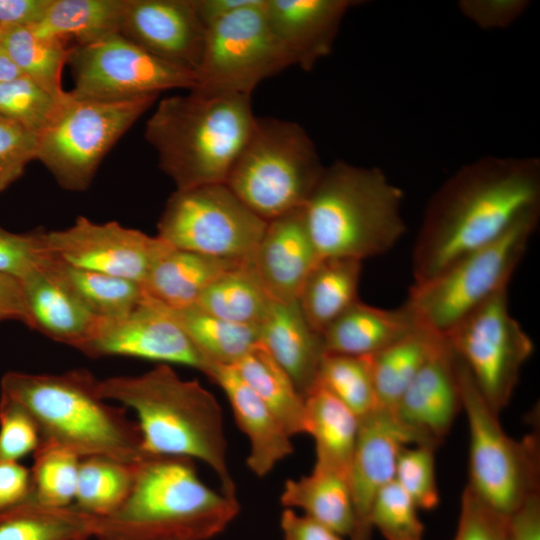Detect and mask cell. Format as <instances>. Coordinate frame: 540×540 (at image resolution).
I'll return each instance as SVG.
<instances>
[{
  "instance_id": "50",
  "label": "cell",
  "mask_w": 540,
  "mask_h": 540,
  "mask_svg": "<svg viewBox=\"0 0 540 540\" xmlns=\"http://www.w3.org/2000/svg\"><path fill=\"white\" fill-rule=\"evenodd\" d=\"M505 540H540V494L529 496L506 518Z\"/></svg>"
},
{
  "instance_id": "57",
  "label": "cell",
  "mask_w": 540,
  "mask_h": 540,
  "mask_svg": "<svg viewBox=\"0 0 540 540\" xmlns=\"http://www.w3.org/2000/svg\"><path fill=\"white\" fill-rule=\"evenodd\" d=\"M80 540H87V539H80Z\"/></svg>"
},
{
  "instance_id": "28",
  "label": "cell",
  "mask_w": 540,
  "mask_h": 540,
  "mask_svg": "<svg viewBox=\"0 0 540 540\" xmlns=\"http://www.w3.org/2000/svg\"><path fill=\"white\" fill-rule=\"evenodd\" d=\"M362 261L321 258L307 276L297 299L308 325L323 332L359 300Z\"/></svg>"
},
{
  "instance_id": "21",
  "label": "cell",
  "mask_w": 540,
  "mask_h": 540,
  "mask_svg": "<svg viewBox=\"0 0 540 540\" xmlns=\"http://www.w3.org/2000/svg\"><path fill=\"white\" fill-rule=\"evenodd\" d=\"M352 0H265L268 23L298 65L310 71L332 50Z\"/></svg>"
},
{
  "instance_id": "49",
  "label": "cell",
  "mask_w": 540,
  "mask_h": 540,
  "mask_svg": "<svg viewBox=\"0 0 540 540\" xmlns=\"http://www.w3.org/2000/svg\"><path fill=\"white\" fill-rule=\"evenodd\" d=\"M34 502L30 468L15 461H0V515Z\"/></svg>"
},
{
  "instance_id": "29",
  "label": "cell",
  "mask_w": 540,
  "mask_h": 540,
  "mask_svg": "<svg viewBox=\"0 0 540 540\" xmlns=\"http://www.w3.org/2000/svg\"><path fill=\"white\" fill-rule=\"evenodd\" d=\"M285 508L299 509L303 515L343 537L354 526L348 477L327 469L314 468L310 474L286 480L281 496Z\"/></svg>"
},
{
  "instance_id": "12",
  "label": "cell",
  "mask_w": 540,
  "mask_h": 540,
  "mask_svg": "<svg viewBox=\"0 0 540 540\" xmlns=\"http://www.w3.org/2000/svg\"><path fill=\"white\" fill-rule=\"evenodd\" d=\"M225 183L176 189L157 223L160 238L175 248L245 262L267 226Z\"/></svg>"
},
{
  "instance_id": "26",
  "label": "cell",
  "mask_w": 540,
  "mask_h": 540,
  "mask_svg": "<svg viewBox=\"0 0 540 540\" xmlns=\"http://www.w3.org/2000/svg\"><path fill=\"white\" fill-rule=\"evenodd\" d=\"M245 262L219 259L171 245L152 265L141 286L144 294L157 303L171 309L185 308L195 305L217 277Z\"/></svg>"
},
{
  "instance_id": "6",
  "label": "cell",
  "mask_w": 540,
  "mask_h": 540,
  "mask_svg": "<svg viewBox=\"0 0 540 540\" xmlns=\"http://www.w3.org/2000/svg\"><path fill=\"white\" fill-rule=\"evenodd\" d=\"M404 194L377 167L335 161L303 207L320 258L362 261L389 251L404 235Z\"/></svg>"
},
{
  "instance_id": "14",
  "label": "cell",
  "mask_w": 540,
  "mask_h": 540,
  "mask_svg": "<svg viewBox=\"0 0 540 540\" xmlns=\"http://www.w3.org/2000/svg\"><path fill=\"white\" fill-rule=\"evenodd\" d=\"M76 99L128 101L170 89L195 87L196 74L166 62L120 33L85 45H73L68 60Z\"/></svg>"
},
{
  "instance_id": "45",
  "label": "cell",
  "mask_w": 540,
  "mask_h": 540,
  "mask_svg": "<svg viewBox=\"0 0 540 540\" xmlns=\"http://www.w3.org/2000/svg\"><path fill=\"white\" fill-rule=\"evenodd\" d=\"M39 135L0 114V192L23 174L37 157Z\"/></svg>"
},
{
  "instance_id": "27",
  "label": "cell",
  "mask_w": 540,
  "mask_h": 540,
  "mask_svg": "<svg viewBox=\"0 0 540 540\" xmlns=\"http://www.w3.org/2000/svg\"><path fill=\"white\" fill-rule=\"evenodd\" d=\"M306 434L315 442L314 468L348 477L360 418L324 388L315 385L304 397Z\"/></svg>"
},
{
  "instance_id": "20",
  "label": "cell",
  "mask_w": 540,
  "mask_h": 540,
  "mask_svg": "<svg viewBox=\"0 0 540 540\" xmlns=\"http://www.w3.org/2000/svg\"><path fill=\"white\" fill-rule=\"evenodd\" d=\"M320 259L301 208L267 223L248 264L274 302L292 303Z\"/></svg>"
},
{
  "instance_id": "11",
  "label": "cell",
  "mask_w": 540,
  "mask_h": 540,
  "mask_svg": "<svg viewBox=\"0 0 540 540\" xmlns=\"http://www.w3.org/2000/svg\"><path fill=\"white\" fill-rule=\"evenodd\" d=\"M264 5L265 0H257L206 28L196 84L190 91L251 96L263 80L295 65L272 31Z\"/></svg>"
},
{
  "instance_id": "15",
  "label": "cell",
  "mask_w": 540,
  "mask_h": 540,
  "mask_svg": "<svg viewBox=\"0 0 540 540\" xmlns=\"http://www.w3.org/2000/svg\"><path fill=\"white\" fill-rule=\"evenodd\" d=\"M49 257L67 265L136 281L145 280L155 261L171 246L159 236L80 216L61 230L41 231Z\"/></svg>"
},
{
  "instance_id": "35",
  "label": "cell",
  "mask_w": 540,
  "mask_h": 540,
  "mask_svg": "<svg viewBox=\"0 0 540 540\" xmlns=\"http://www.w3.org/2000/svg\"><path fill=\"white\" fill-rule=\"evenodd\" d=\"M274 303L247 261L217 277L195 305L227 321L259 326Z\"/></svg>"
},
{
  "instance_id": "2",
  "label": "cell",
  "mask_w": 540,
  "mask_h": 540,
  "mask_svg": "<svg viewBox=\"0 0 540 540\" xmlns=\"http://www.w3.org/2000/svg\"><path fill=\"white\" fill-rule=\"evenodd\" d=\"M99 391L134 412L147 455L199 460L217 475L221 491L236 496L222 409L197 380L183 379L170 365L159 364L140 375L99 380Z\"/></svg>"
},
{
  "instance_id": "42",
  "label": "cell",
  "mask_w": 540,
  "mask_h": 540,
  "mask_svg": "<svg viewBox=\"0 0 540 540\" xmlns=\"http://www.w3.org/2000/svg\"><path fill=\"white\" fill-rule=\"evenodd\" d=\"M419 508L395 480L382 488L371 511L372 529L385 540H423Z\"/></svg>"
},
{
  "instance_id": "56",
  "label": "cell",
  "mask_w": 540,
  "mask_h": 540,
  "mask_svg": "<svg viewBox=\"0 0 540 540\" xmlns=\"http://www.w3.org/2000/svg\"><path fill=\"white\" fill-rule=\"evenodd\" d=\"M2 38H3V29L0 27V46L2 43Z\"/></svg>"
},
{
  "instance_id": "8",
  "label": "cell",
  "mask_w": 540,
  "mask_h": 540,
  "mask_svg": "<svg viewBox=\"0 0 540 540\" xmlns=\"http://www.w3.org/2000/svg\"><path fill=\"white\" fill-rule=\"evenodd\" d=\"M539 211L526 214L501 237L456 259L432 278L413 284L405 304L420 327L444 336L506 290L536 230Z\"/></svg>"
},
{
  "instance_id": "1",
  "label": "cell",
  "mask_w": 540,
  "mask_h": 540,
  "mask_svg": "<svg viewBox=\"0 0 540 540\" xmlns=\"http://www.w3.org/2000/svg\"><path fill=\"white\" fill-rule=\"evenodd\" d=\"M539 210L538 158L485 156L462 166L427 204L413 250L414 284Z\"/></svg>"
},
{
  "instance_id": "53",
  "label": "cell",
  "mask_w": 540,
  "mask_h": 540,
  "mask_svg": "<svg viewBox=\"0 0 540 540\" xmlns=\"http://www.w3.org/2000/svg\"><path fill=\"white\" fill-rule=\"evenodd\" d=\"M7 319L27 325L28 311L21 279L0 272V321Z\"/></svg>"
},
{
  "instance_id": "44",
  "label": "cell",
  "mask_w": 540,
  "mask_h": 540,
  "mask_svg": "<svg viewBox=\"0 0 540 540\" xmlns=\"http://www.w3.org/2000/svg\"><path fill=\"white\" fill-rule=\"evenodd\" d=\"M42 438L32 416L16 401L0 396V461L19 462L33 454Z\"/></svg>"
},
{
  "instance_id": "47",
  "label": "cell",
  "mask_w": 540,
  "mask_h": 540,
  "mask_svg": "<svg viewBox=\"0 0 540 540\" xmlns=\"http://www.w3.org/2000/svg\"><path fill=\"white\" fill-rule=\"evenodd\" d=\"M506 518L465 487L454 540H505Z\"/></svg>"
},
{
  "instance_id": "54",
  "label": "cell",
  "mask_w": 540,
  "mask_h": 540,
  "mask_svg": "<svg viewBox=\"0 0 540 540\" xmlns=\"http://www.w3.org/2000/svg\"><path fill=\"white\" fill-rule=\"evenodd\" d=\"M256 2L257 0H193L196 14L205 29L216 21Z\"/></svg>"
},
{
  "instance_id": "40",
  "label": "cell",
  "mask_w": 540,
  "mask_h": 540,
  "mask_svg": "<svg viewBox=\"0 0 540 540\" xmlns=\"http://www.w3.org/2000/svg\"><path fill=\"white\" fill-rule=\"evenodd\" d=\"M81 458L60 446L42 443L30 468L34 502L50 508L73 506Z\"/></svg>"
},
{
  "instance_id": "34",
  "label": "cell",
  "mask_w": 540,
  "mask_h": 540,
  "mask_svg": "<svg viewBox=\"0 0 540 540\" xmlns=\"http://www.w3.org/2000/svg\"><path fill=\"white\" fill-rule=\"evenodd\" d=\"M165 307V306H164ZM209 364L234 365L259 342V326L234 323L197 305L167 308Z\"/></svg>"
},
{
  "instance_id": "17",
  "label": "cell",
  "mask_w": 540,
  "mask_h": 540,
  "mask_svg": "<svg viewBox=\"0 0 540 540\" xmlns=\"http://www.w3.org/2000/svg\"><path fill=\"white\" fill-rule=\"evenodd\" d=\"M415 444L424 443L392 410L378 407L360 418L348 472L354 513L349 540H371V511L375 499L382 488L394 480L400 450Z\"/></svg>"
},
{
  "instance_id": "38",
  "label": "cell",
  "mask_w": 540,
  "mask_h": 540,
  "mask_svg": "<svg viewBox=\"0 0 540 540\" xmlns=\"http://www.w3.org/2000/svg\"><path fill=\"white\" fill-rule=\"evenodd\" d=\"M135 466L105 456L81 458L73 505L94 517L113 513L132 488Z\"/></svg>"
},
{
  "instance_id": "5",
  "label": "cell",
  "mask_w": 540,
  "mask_h": 540,
  "mask_svg": "<svg viewBox=\"0 0 540 540\" xmlns=\"http://www.w3.org/2000/svg\"><path fill=\"white\" fill-rule=\"evenodd\" d=\"M256 117L251 96L190 91L158 103L145 137L176 189L225 183Z\"/></svg>"
},
{
  "instance_id": "7",
  "label": "cell",
  "mask_w": 540,
  "mask_h": 540,
  "mask_svg": "<svg viewBox=\"0 0 540 540\" xmlns=\"http://www.w3.org/2000/svg\"><path fill=\"white\" fill-rule=\"evenodd\" d=\"M324 169L302 126L274 117H256L225 184L269 222L303 208Z\"/></svg>"
},
{
  "instance_id": "23",
  "label": "cell",
  "mask_w": 540,
  "mask_h": 540,
  "mask_svg": "<svg viewBox=\"0 0 540 540\" xmlns=\"http://www.w3.org/2000/svg\"><path fill=\"white\" fill-rule=\"evenodd\" d=\"M259 342L305 397L316 383L325 351L322 336L308 325L297 301L272 305L259 325Z\"/></svg>"
},
{
  "instance_id": "33",
  "label": "cell",
  "mask_w": 540,
  "mask_h": 540,
  "mask_svg": "<svg viewBox=\"0 0 540 540\" xmlns=\"http://www.w3.org/2000/svg\"><path fill=\"white\" fill-rule=\"evenodd\" d=\"M125 0H52L39 23L38 36L85 45L119 33Z\"/></svg>"
},
{
  "instance_id": "46",
  "label": "cell",
  "mask_w": 540,
  "mask_h": 540,
  "mask_svg": "<svg viewBox=\"0 0 540 540\" xmlns=\"http://www.w3.org/2000/svg\"><path fill=\"white\" fill-rule=\"evenodd\" d=\"M41 231L16 234L0 227V272L19 279L39 268L48 257Z\"/></svg>"
},
{
  "instance_id": "32",
  "label": "cell",
  "mask_w": 540,
  "mask_h": 540,
  "mask_svg": "<svg viewBox=\"0 0 540 540\" xmlns=\"http://www.w3.org/2000/svg\"><path fill=\"white\" fill-rule=\"evenodd\" d=\"M443 339V335L419 328L367 356L378 407L394 409L406 388Z\"/></svg>"
},
{
  "instance_id": "31",
  "label": "cell",
  "mask_w": 540,
  "mask_h": 540,
  "mask_svg": "<svg viewBox=\"0 0 540 540\" xmlns=\"http://www.w3.org/2000/svg\"><path fill=\"white\" fill-rule=\"evenodd\" d=\"M41 267L99 318H113L133 310L143 299L140 283L81 269L47 257Z\"/></svg>"
},
{
  "instance_id": "52",
  "label": "cell",
  "mask_w": 540,
  "mask_h": 540,
  "mask_svg": "<svg viewBox=\"0 0 540 540\" xmlns=\"http://www.w3.org/2000/svg\"><path fill=\"white\" fill-rule=\"evenodd\" d=\"M52 0H0V27H33L41 21Z\"/></svg>"
},
{
  "instance_id": "51",
  "label": "cell",
  "mask_w": 540,
  "mask_h": 540,
  "mask_svg": "<svg viewBox=\"0 0 540 540\" xmlns=\"http://www.w3.org/2000/svg\"><path fill=\"white\" fill-rule=\"evenodd\" d=\"M280 526L284 540H344L335 531L289 508L282 512Z\"/></svg>"
},
{
  "instance_id": "4",
  "label": "cell",
  "mask_w": 540,
  "mask_h": 540,
  "mask_svg": "<svg viewBox=\"0 0 540 540\" xmlns=\"http://www.w3.org/2000/svg\"><path fill=\"white\" fill-rule=\"evenodd\" d=\"M1 394L32 416L42 443L60 446L80 458L105 456L129 464L150 456L143 451L136 422L124 407L107 402L99 391V380L86 369L60 374L11 371L2 377Z\"/></svg>"
},
{
  "instance_id": "16",
  "label": "cell",
  "mask_w": 540,
  "mask_h": 540,
  "mask_svg": "<svg viewBox=\"0 0 540 540\" xmlns=\"http://www.w3.org/2000/svg\"><path fill=\"white\" fill-rule=\"evenodd\" d=\"M90 358L132 357L159 364H178L205 373L208 363L167 309L144 294L129 313L99 318L77 348Z\"/></svg>"
},
{
  "instance_id": "18",
  "label": "cell",
  "mask_w": 540,
  "mask_h": 540,
  "mask_svg": "<svg viewBox=\"0 0 540 540\" xmlns=\"http://www.w3.org/2000/svg\"><path fill=\"white\" fill-rule=\"evenodd\" d=\"M119 33L150 54L196 74L206 29L193 0H125Z\"/></svg>"
},
{
  "instance_id": "3",
  "label": "cell",
  "mask_w": 540,
  "mask_h": 540,
  "mask_svg": "<svg viewBox=\"0 0 540 540\" xmlns=\"http://www.w3.org/2000/svg\"><path fill=\"white\" fill-rule=\"evenodd\" d=\"M194 461L147 456L135 466L132 488L113 513L95 517L97 540H209L240 511L236 496L199 477Z\"/></svg>"
},
{
  "instance_id": "13",
  "label": "cell",
  "mask_w": 540,
  "mask_h": 540,
  "mask_svg": "<svg viewBox=\"0 0 540 540\" xmlns=\"http://www.w3.org/2000/svg\"><path fill=\"white\" fill-rule=\"evenodd\" d=\"M444 336L486 403L499 414L508 406L521 368L534 350L532 340L509 312L507 289Z\"/></svg>"
},
{
  "instance_id": "43",
  "label": "cell",
  "mask_w": 540,
  "mask_h": 540,
  "mask_svg": "<svg viewBox=\"0 0 540 540\" xmlns=\"http://www.w3.org/2000/svg\"><path fill=\"white\" fill-rule=\"evenodd\" d=\"M435 449L430 444L407 445L397 457L394 480L419 509L432 510L440 502Z\"/></svg>"
},
{
  "instance_id": "9",
  "label": "cell",
  "mask_w": 540,
  "mask_h": 540,
  "mask_svg": "<svg viewBox=\"0 0 540 540\" xmlns=\"http://www.w3.org/2000/svg\"><path fill=\"white\" fill-rule=\"evenodd\" d=\"M455 355V354H454ZM462 409L469 428L466 487L486 506L508 516L539 492V438L510 437L486 403L469 372L455 356Z\"/></svg>"
},
{
  "instance_id": "39",
  "label": "cell",
  "mask_w": 540,
  "mask_h": 540,
  "mask_svg": "<svg viewBox=\"0 0 540 540\" xmlns=\"http://www.w3.org/2000/svg\"><path fill=\"white\" fill-rule=\"evenodd\" d=\"M315 385L330 392L359 418L378 408L367 356L325 353Z\"/></svg>"
},
{
  "instance_id": "48",
  "label": "cell",
  "mask_w": 540,
  "mask_h": 540,
  "mask_svg": "<svg viewBox=\"0 0 540 540\" xmlns=\"http://www.w3.org/2000/svg\"><path fill=\"white\" fill-rule=\"evenodd\" d=\"M526 0H462L461 13L481 29H502L512 25L528 9Z\"/></svg>"
},
{
  "instance_id": "19",
  "label": "cell",
  "mask_w": 540,
  "mask_h": 540,
  "mask_svg": "<svg viewBox=\"0 0 540 540\" xmlns=\"http://www.w3.org/2000/svg\"><path fill=\"white\" fill-rule=\"evenodd\" d=\"M461 409L456 358L444 336L392 411L424 444L438 447Z\"/></svg>"
},
{
  "instance_id": "30",
  "label": "cell",
  "mask_w": 540,
  "mask_h": 540,
  "mask_svg": "<svg viewBox=\"0 0 540 540\" xmlns=\"http://www.w3.org/2000/svg\"><path fill=\"white\" fill-rule=\"evenodd\" d=\"M233 366L291 437L306 434L305 398L260 342Z\"/></svg>"
},
{
  "instance_id": "22",
  "label": "cell",
  "mask_w": 540,
  "mask_h": 540,
  "mask_svg": "<svg viewBox=\"0 0 540 540\" xmlns=\"http://www.w3.org/2000/svg\"><path fill=\"white\" fill-rule=\"evenodd\" d=\"M204 374L223 390L237 426L249 440L248 468L257 477L268 475L293 453L292 437L233 365L211 363Z\"/></svg>"
},
{
  "instance_id": "36",
  "label": "cell",
  "mask_w": 540,
  "mask_h": 540,
  "mask_svg": "<svg viewBox=\"0 0 540 540\" xmlns=\"http://www.w3.org/2000/svg\"><path fill=\"white\" fill-rule=\"evenodd\" d=\"M94 532L95 517L74 505L50 508L31 502L0 515V540H88Z\"/></svg>"
},
{
  "instance_id": "10",
  "label": "cell",
  "mask_w": 540,
  "mask_h": 540,
  "mask_svg": "<svg viewBox=\"0 0 540 540\" xmlns=\"http://www.w3.org/2000/svg\"><path fill=\"white\" fill-rule=\"evenodd\" d=\"M157 97L105 102L76 99L67 91L59 113L39 134L36 159L61 188L86 190L105 155Z\"/></svg>"
},
{
  "instance_id": "41",
  "label": "cell",
  "mask_w": 540,
  "mask_h": 540,
  "mask_svg": "<svg viewBox=\"0 0 540 540\" xmlns=\"http://www.w3.org/2000/svg\"><path fill=\"white\" fill-rule=\"evenodd\" d=\"M66 96L67 91L52 94L22 75L0 84V114L39 135L53 122Z\"/></svg>"
},
{
  "instance_id": "24",
  "label": "cell",
  "mask_w": 540,
  "mask_h": 540,
  "mask_svg": "<svg viewBox=\"0 0 540 540\" xmlns=\"http://www.w3.org/2000/svg\"><path fill=\"white\" fill-rule=\"evenodd\" d=\"M420 327L408 306L383 309L358 301L322 334L325 353L370 356Z\"/></svg>"
},
{
  "instance_id": "37",
  "label": "cell",
  "mask_w": 540,
  "mask_h": 540,
  "mask_svg": "<svg viewBox=\"0 0 540 540\" xmlns=\"http://www.w3.org/2000/svg\"><path fill=\"white\" fill-rule=\"evenodd\" d=\"M1 47L24 76L62 96V72L72 51L67 42L36 35L30 27L3 30Z\"/></svg>"
},
{
  "instance_id": "25",
  "label": "cell",
  "mask_w": 540,
  "mask_h": 540,
  "mask_svg": "<svg viewBox=\"0 0 540 540\" xmlns=\"http://www.w3.org/2000/svg\"><path fill=\"white\" fill-rule=\"evenodd\" d=\"M21 281L28 327L76 349L90 336L99 317L88 311L41 266Z\"/></svg>"
},
{
  "instance_id": "55",
  "label": "cell",
  "mask_w": 540,
  "mask_h": 540,
  "mask_svg": "<svg viewBox=\"0 0 540 540\" xmlns=\"http://www.w3.org/2000/svg\"><path fill=\"white\" fill-rule=\"evenodd\" d=\"M23 74L0 46V84L16 79Z\"/></svg>"
}]
</instances>
